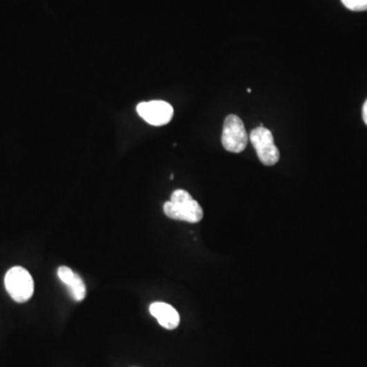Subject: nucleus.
<instances>
[{
  "mask_svg": "<svg viewBox=\"0 0 367 367\" xmlns=\"http://www.w3.org/2000/svg\"><path fill=\"white\" fill-rule=\"evenodd\" d=\"M163 211L170 219L190 224L199 223L204 217L202 207L192 198L189 192L183 189L172 192L170 201L164 204Z\"/></svg>",
  "mask_w": 367,
  "mask_h": 367,
  "instance_id": "obj_1",
  "label": "nucleus"
},
{
  "mask_svg": "<svg viewBox=\"0 0 367 367\" xmlns=\"http://www.w3.org/2000/svg\"><path fill=\"white\" fill-rule=\"evenodd\" d=\"M4 285L10 297L16 302H26L33 296V277L22 266H14L6 272Z\"/></svg>",
  "mask_w": 367,
  "mask_h": 367,
  "instance_id": "obj_2",
  "label": "nucleus"
},
{
  "mask_svg": "<svg viewBox=\"0 0 367 367\" xmlns=\"http://www.w3.org/2000/svg\"><path fill=\"white\" fill-rule=\"evenodd\" d=\"M248 141L249 136L242 119L236 115H228L221 135L224 148L229 152L241 153L246 148Z\"/></svg>",
  "mask_w": 367,
  "mask_h": 367,
  "instance_id": "obj_3",
  "label": "nucleus"
},
{
  "mask_svg": "<svg viewBox=\"0 0 367 367\" xmlns=\"http://www.w3.org/2000/svg\"><path fill=\"white\" fill-rule=\"evenodd\" d=\"M249 139L255 148L258 159L264 166H272L279 162V151L270 130L261 126L255 128L251 131Z\"/></svg>",
  "mask_w": 367,
  "mask_h": 367,
  "instance_id": "obj_4",
  "label": "nucleus"
},
{
  "mask_svg": "<svg viewBox=\"0 0 367 367\" xmlns=\"http://www.w3.org/2000/svg\"><path fill=\"white\" fill-rule=\"evenodd\" d=\"M137 112L146 123L155 127L166 125L174 117V108L163 100L141 102L137 106Z\"/></svg>",
  "mask_w": 367,
  "mask_h": 367,
  "instance_id": "obj_5",
  "label": "nucleus"
},
{
  "mask_svg": "<svg viewBox=\"0 0 367 367\" xmlns=\"http://www.w3.org/2000/svg\"><path fill=\"white\" fill-rule=\"evenodd\" d=\"M151 315L157 319L162 328L166 330H175L180 324V315L178 311L164 302H155L149 307Z\"/></svg>",
  "mask_w": 367,
  "mask_h": 367,
  "instance_id": "obj_6",
  "label": "nucleus"
},
{
  "mask_svg": "<svg viewBox=\"0 0 367 367\" xmlns=\"http://www.w3.org/2000/svg\"><path fill=\"white\" fill-rule=\"evenodd\" d=\"M67 288L69 289L72 297L76 301H82L85 298V296H86V286H85L82 277L78 274L75 275L72 283L68 285Z\"/></svg>",
  "mask_w": 367,
  "mask_h": 367,
  "instance_id": "obj_7",
  "label": "nucleus"
},
{
  "mask_svg": "<svg viewBox=\"0 0 367 367\" xmlns=\"http://www.w3.org/2000/svg\"><path fill=\"white\" fill-rule=\"evenodd\" d=\"M348 10L353 12H364L367 10V0H342Z\"/></svg>",
  "mask_w": 367,
  "mask_h": 367,
  "instance_id": "obj_8",
  "label": "nucleus"
},
{
  "mask_svg": "<svg viewBox=\"0 0 367 367\" xmlns=\"http://www.w3.org/2000/svg\"><path fill=\"white\" fill-rule=\"evenodd\" d=\"M57 275H59L61 281L68 286L72 283L76 272H72V270H70L68 266H59V270H57Z\"/></svg>",
  "mask_w": 367,
  "mask_h": 367,
  "instance_id": "obj_9",
  "label": "nucleus"
},
{
  "mask_svg": "<svg viewBox=\"0 0 367 367\" xmlns=\"http://www.w3.org/2000/svg\"><path fill=\"white\" fill-rule=\"evenodd\" d=\"M362 117H364V123H366V125L367 126V99L366 101L364 102V108H362Z\"/></svg>",
  "mask_w": 367,
  "mask_h": 367,
  "instance_id": "obj_10",
  "label": "nucleus"
},
{
  "mask_svg": "<svg viewBox=\"0 0 367 367\" xmlns=\"http://www.w3.org/2000/svg\"><path fill=\"white\" fill-rule=\"evenodd\" d=\"M247 92H248V93H251V89L250 88L247 89Z\"/></svg>",
  "mask_w": 367,
  "mask_h": 367,
  "instance_id": "obj_11",
  "label": "nucleus"
}]
</instances>
